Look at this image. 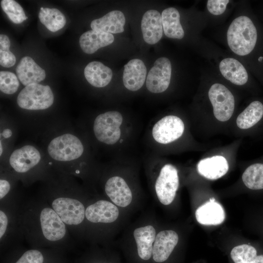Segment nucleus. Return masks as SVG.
Masks as SVG:
<instances>
[{
	"label": "nucleus",
	"instance_id": "1",
	"mask_svg": "<svg viewBox=\"0 0 263 263\" xmlns=\"http://www.w3.org/2000/svg\"><path fill=\"white\" fill-rule=\"evenodd\" d=\"M228 45L239 56L249 54L254 48L257 39L256 28L250 18L242 16L235 19L227 32Z\"/></svg>",
	"mask_w": 263,
	"mask_h": 263
},
{
	"label": "nucleus",
	"instance_id": "2",
	"mask_svg": "<svg viewBox=\"0 0 263 263\" xmlns=\"http://www.w3.org/2000/svg\"><path fill=\"white\" fill-rule=\"evenodd\" d=\"M54 102V95L48 85L32 84L26 86L19 93L17 103L21 108L30 110H44Z\"/></svg>",
	"mask_w": 263,
	"mask_h": 263
},
{
	"label": "nucleus",
	"instance_id": "3",
	"mask_svg": "<svg viewBox=\"0 0 263 263\" xmlns=\"http://www.w3.org/2000/svg\"><path fill=\"white\" fill-rule=\"evenodd\" d=\"M123 117L117 111H109L98 115L94 122V131L96 138L108 145L115 144L120 138L119 127Z\"/></svg>",
	"mask_w": 263,
	"mask_h": 263
},
{
	"label": "nucleus",
	"instance_id": "4",
	"mask_svg": "<svg viewBox=\"0 0 263 263\" xmlns=\"http://www.w3.org/2000/svg\"><path fill=\"white\" fill-rule=\"evenodd\" d=\"M83 146L75 136L66 133L53 139L48 147L49 155L59 161H69L79 157L83 153Z\"/></svg>",
	"mask_w": 263,
	"mask_h": 263
},
{
	"label": "nucleus",
	"instance_id": "5",
	"mask_svg": "<svg viewBox=\"0 0 263 263\" xmlns=\"http://www.w3.org/2000/svg\"><path fill=\"white\" fill-rule=\"evenodd\" d=\"M208 97L216 118L222 122L229 120L235 107L234 98L231 92L224 85L215 83L209 90Z\"/></svg>",
	"mask_w": 263,
	"mask_h": 263
},
{
	"label": "nucleus",
	"instance_id": "6",
	"mask_svg": "<svg viewBox=\"0 0 263 263\" xmlns=\"http://www.w3.org/2000/svg\"><path fill=\"white\" fill-rule=\"evenodd\" d=\"M179 187V177L176 168L171 164L165 165L161 169L155 185L157 197L164 205L173 201Z\"/></svg>",
	"mask_w": 263,
	"mask_h": 263
},
{
	"label": "nucleus",
	"instance_id": "7",
	"mask_svg": "<svg viewBox=\"0 0 263 263\" xmlns=\"http://www.w3.org/2000/svg\"><path fill=\"white\" fill-rule=\"evenodd\" d=\"M171 65L166 57L158 58L150 70L146 80L148 90L152 93H160L168 88L171 78Z\"/></svg>",
	"mask_w": 263,
	"mask_h": 263
},
{
	"label": "nucleus",
	"instance_id": "8",
	"mask_svg": "<svg viewBox=\"0 0 263 263\" xmlns=\"http://www.w3.org/2000/svg\"><path fill=\"white\" fill-rule=\"evenodd\" d=\"M184 128V124L179 117L168 115L161 119L154 125L152 134L157 142L168 144L181 137Z\"/></svg>",
	"mask_w": 263,
	"mask_h": 263
},
{
	"label": "nucleus",
	"instance_id": "9",
	"mask_svg": "<svg viewBox=\"0 0 263 263\" xmlns=\"http://www.w3.org/2000/svg\"><path fill=\"white\" fill-rule=\"evenodd\" d=\"M52 207L61 220L66 224L78 225L84 218V207L77 200L58 198L53 202Z\"/></svg>",
	"mask_w": 263,
	"mask_h": 263
},
{
	"label": "nucleus",
	"instance_id": "10",
	"mask_svg": "<svg viewBox=\"0 0 263 263\" xmlns=\"http://www.w3.org/2000/svg\"><path fill=\"white\" fill-rule=\"evenodd\" d=\"M40 220L43 235L47 240L56 241L64 236L66 229L64 222L54 209L48 207L43 209Z\"/></svg>",
	"mask_w": 263,
	"mask_h": 263
},
{
	"label": "nucleus",
	"instance_id": "11",
	"mask_svg": "<svg viewBox=\"0 0 263 263\" xmlns=\"http://www.w3.org/2000/svg\"><path fill=\"white\" fill-rule=\"evenodd\" d=\"M40 154L37 149L26 145L16 150L11 154L9 162L18 172H25L37 165L40 160Z\"/></svg>",
	"mask_w": 263,
	"mask_h": 263
},
{
	"label": "nucleus",
	"instance_id": "12",
	"mask_svg": "<svg viewBox=\"0 0 263 263\" xmlns=\"http://www.w3.org/2000/svg\"><path fill=\"white\" fill-rule=\"evenodd\" d=\"M141 27L144 40L149 44L156 43L162 37V17L157 10H149L144 14Z\"/></svg>",
	"mask_w": 263,
	"mask_h": 263
},
{
	"label": "nucleus",
	"instance_id": "13",
	"mask_svg": "<svg viewBox=\"0 0 263 263\" xmlns=\"http://www.w3.org/2000/svg\"><path fill=\"white\" fill-rule=\"evenodd\" d=\"M178 242V234L173 230H164L159 232L156 236L152 248L154 261L158 263L166 261Z\"/></svg>",
	"mask_w": 263,
	"mask_h": 263
},
{
	"label": "nucleus",
	"instance_id": "14",
	"mask_svg": "<svg viewBox=\"0 0 263 263\" xmlns=\"http://www.w3.org/2000/svg\"><path fill=\"white\" fill-rule=\"evenodd\" d=\"M147 69L144 62L139 59L130 60L124 65L123 81L130 91H136L143 85L146 78Z\"/></svg>",
	"mask_w": 263,
	"mask_h": 263
},
{
	"label": "nucleus",
	"instance_id": "15",
	"mask_svg": "<svg viewBox=\"0 0 263 263\" xmlns=\"http://www.w3.org/2000/svg\"><path fill=\"white\" fill-rule=\"evenodd\" d=\"M119 210L112 203L100 200L88 206L85 210L87 220L93 223H109L118 218Z\"/></svg>",
	"mask_w": 263,
	"mask_h": 263
},
{
	"label": "nucleus",
	"instance_id": "16",
	"mask_svg": "<svg viewBox=\"0 0 263 263\" xmlns=\"http://www.w3.org/2000/svg\"><path fill=\"white\" fill-rule=\"evenodd\" d=\"M16 71L18 78L25 86L39 83L46 76L45 71L28 56L21 59Z\"/></svg>",
	"mask_w": 263,
	"mask_h": 263
},
{
	"label": "nucleus",
	"instance_id": "17",
	"mask_svg": "<svg viewBox=\"0 0 263 263\" xmlns=\"http://www.w3.org/2000/svg\"><path fill=\"white\" fill-rule=\"evenodd\" d=\"M106 194L115 205L121 207L128 206L132 200L131 190L125 180L120 177L114 176L106 182Z\"/></svg>",
	"mask_w": 263,
	"mask_h": 263
},
{
	"label": "nucleus",
	"instance_id": "18",
	"mask_svg": "<svg viewBox=\"0 0 263 263\" xmlns=\"http://www.w3.org/2000/svg\"><path fill=\"white\" fill-rule=\"evenodd\" d=\"M113 36L99 30H89L83 33L79 38V44L86 54H92L98 49L112 44Z\"/></svg>",
	"mask_w": 263,
	"mask_h": 263
},
{
	"label": "nucleus",
	"instance_id": "19",
	"mask_svg": "<svg viewBox=\"0 0 263 263\" xmlns=\"http://www.w3.org/2000/svg\"><path fill=\"white\" fill-rule=\"evenodd\" d=\"M228 168L226 159L221 155L203 159L197 165L199 174L210 180H216L222 177L226 173Z\"/></svg>",
	"mask_w": 263,
	"mask_h": 263
},
{
	"label": "nucleus",
	"instance_id": "20",
	"mask_svg": "<svg viewBox=\"0 0 263 263\" xmlns=\"http://www.w3.org/2000/svg\"><path fill=\"white\" fill-rule=\"evenodd\" d=\"M197 222L204 225H218L225 219V212L223 207L214 199L199 207L195 212Z\"/></svg>",
	"mask_w": 263,
	"mask_h": 263
},
{
	"label": "nucleus",
	"instance_id": "21",
	"mask_svg": "<svg viewBox=\"0 0 263 263\" xmlns=\"http://www.w3.org/2000/svg\"><path fill=\"white\" fill-rule=\"evenodd\" d=\"M125 18L119 10H113L99 19L93 20L91 23L92 30L102 31L106 33L117 34L124 31Z\"/></svg>",
	"mask_w": 263,
	"mask_h": 263
},
{
	"label": "nucleus",
	"instance_id": "22",
	"mask_svg": "<svg viewBox=\"0 0 263 263\" xmlns=\"http://www.w3.org/2000/svg\"><path fill=\"white\" fill-rule=\"evenodd\" d=\"M84 74L87 81L97 88L107 86L113 76L112 71L109 67L96 61L91 62L87 65Z\"/></svg>",
	"mask_w": 263,
	"mask_h": 263
},
{
	"label": "nucleus",
	"instance_id": "23",
	"mask_svg": "<svg viewBox=\"0 0 263 263\" xmlns=\"http://www.w3.org/2000/svg\"><path fill=\"white\" fill-rule=\"evenodd\" d=\"M219 69L223 76L234 84L243 85L248 80L246 70L235 58L228 57L223 59L220 63Z\"/></svg>",
	"mask_w": 263,
	"mask_h": 263
},
{
	"label": "nucleus",
	"instance_id": "24",
	"mask_svg": "<svg viewBox=\"0 0 263 263\" xmlns=\"http://www.w3.org/2000/svg\"><path fill=\"white\" fill-rule=\"evenodd\" d=\"M133 235L139 256L144 260L150 259L152 255V244L156 237L155 229L151 225L139 227L134 230Z\"/></svg>",
	"mask_w": 263,
	"mask_h": 263
},
{
	"label": "nucleus",
	"instance_id": "25",
	"mask_svg": "<svg viewBox=\"0 0 263 263\" xmlns=\"http://www.w3.org/2000/svg\"><path fill=\"white\" fill-rule=\"evenodd\" d=\"M162 20L165 35L169 38L182 39L184 31L180 22V14L174 7H169L162 12Z\"/></svg>",
	"mask_w": 263,
	"mask_h": 263
},
{
	"label": "nucleus",
	"instance_id": "26",
	"mask_svg": "<svg viewBox=\"0 0 263 263\" xmlns=\"http://www.w3.org/2000/svg\"><path fill=\"white\" fill-rule=\"evenodd\" d=\"M263 116V104L259 101L251 102L237 117L236 123L241 129L256 125Z\"/></svg>",
	"mask_w": 263,
	"mask_h": 263
},
{
	"label": "nucleus",
	"instance_id": "27",
	"mask_svg": "<svg viewBox=\"0 0 263 263\" xmlns=\"http://www.w3.org/2000/svg\"><path fill=\"white\" fill-rule=\"evenodd\" d=\"M230 257L234 263H263V254H259L254 246L248 244L234 247Z\"/></svg>",
	"mask_w": 263,
	"mask_h": 263
},
{
	"label": "nucleus",
	"instance_id": "28",
	"mask_svg": "<svg viewBox=\"0 0 263 263\" xmlns=\"http://www.w3.org/2000/svg\"><path fill=\"white\" fill-rule=\"evenodd\" d=\"M38 18L41 23L53 32L62 29L66 23L64 15L56 8L41 7Z\"/></svg>",
	"mask_w": 263,
	"mask_h": 263
},
{
	"label": "nucleus",
	"instance_id": "29",
	"mask_svg": "<svg viewBox=\"0 0 263 263\" xmlns=\"http://www.w3.org/2000/svg\"><path fill=\"white\" fill-rule=\"evenodd\" d=\"M242 180L245 186L250 189H263V164L255 163L244 170Z\"/></svg>",
	"mask_w": 263,
	"mask_h": 263
},
{
	"label": "nucleus",
	"instance_id": "30",
	"mask_svg": "<svg viewBox=\"0 0 263 263\" xmlns=\"http://www.w3.org/2000/svg\"><path fill=\"white\" fill-rule=\"evenodd\" d=\"M0 5L3 11L13 23H21L27 19L22 7L15 0H2Z\"/></svg>",
	"mask_w": 263,
	"mask_h": 263
},
{
	"label": "nucleus",
	"instance_id": "31",
	"mask_svg": "<svg viewBox=\"0 0 263 263\" xmlns=\"http://www.w3.org/2000/svg\"><path fill=\"white\" fill-rule=\"evenodd\" d=\"M10 41L5 35H0V64L1 66L9 68L14 66L16 61L15 55L9 50Z\"/></svg>",
	"mask_w": 263,
	"mask_h": 263
},
{
	"label": "nucleus",
	"instance_id": "32",
	"mask_svg": "<svg viewBox=\"0 0 263 263\" xmlns=\"http://www.w3.org/2000/svg\"><path fill=\"white\" fill-rule=\"evenodd\" d=\"M19 86L17 76L8 71L0 72V89L4 94H11L17 92Z\"/></svg>",
	"mask_w": 263,
	"mask_h": 263
},
{
	"label": "nucleus",
	"instance_id": "33",
	"mask_svg": "<svg viewBox=\"0 0 263 263\" xmlns=\"http://www.w3.org/2000/svg\"><path fill=\"white\" fill-rule=\"evenodd\" d=\"M43 257L37 250H29L25 252L16 263H43Z\"/></svg>",
	"mask_w": 263,
	"mask_h": 263
},
{
	"label": "nucleus",
	"instance_id": "34",
	"mask_svg": "<svg viewBox=\"0 0 263 263\" xmlns=\"http://www.w3.org/2000/svg\"><path fill=\"white\" fill-rule=\"evenodd\" d=\"M228 0H208L207 1V8L208 11L214 15H220L225 10Z\"/></svg>",
	"mask_w": 263,
	"mask_h": 263
},
{
	"label": "nucleus",
	"instance_id": "35",
	"mask_svg": "<svg viewBox=\"0 0 263 263\" xmlns=\"http://www.w3.org/2000/svg\"><path fill=\"white\" fill-rule=\"evenodd\" d=\"M8 220L5 214L1 210L0 211V238L5 233L7 225Z\"/></svg>",
	"mask_w": 263,
	"mask_h": 263
},
{
	"label": "nucleus",
	"instance_id": "36",
	"mask_svg": "<svg viewBox=\"0 0 263 263\" xmlns=\"http://www.w3.org/2000/svg\"><path fill=\"white\" fill-rule=\"evenodd\" d=\"M10 188V184L8 181L1 179L0 180V198H3L9 192Z\"/></svg>",
	"mask_w": 263,
	"mask_h": 263
},
{
	"label": "nucleus",
	"instance_id": "37",
	"mask_svg": "<svg viewBox=\"0 0 263 263\" xmlns=\"http://www.w3.org/2000/svg\"><path fill=\"white\" fill-rule=\"evenodd\" d=\"M12 132L10 129H5L2 132V136L5 138H9L12 135Z\"/></svg>",
	"mask_w": 263,
	"mask_h": 263
},
{
	"label": "nucleus",
	"instance_id": "38",
	"mask_svg": "<svg viewBox=\"0 0 263 263\" xmlns=\"http://www.w3.org/2000/svg\"><path fill=\"white\" fill-rule=\"evenodd\" d=\"M0 155H1V154H2V146H1V141H0Z\"/></svg>",
	"mask_w": 263,
	"mask_h": 263
},
{
	"label": "nucleus",
	"instance_id": "39",
	"mask_svg": "<svg viewBox=\"0 0 263 263\" xmlns=\"http://www.w3.org/2000/svg\"><path fill=\"white\" fill-rule=\"evenodd\" d=\"M76 173H79V171L78 170H76Z\"/></svg>",
	"mask_w": 263,
	"mask_h": 263
},
{
	"label": "nucleus",
	"instance_id": "40",
	"mask_svg": "<svg viewBox=\"0 0 263 263\" xmlns=\"http://www.w3.org/2000/svg\"><path fill=\"white\" fill-rule=\"evenodd\" d=\"M49 164H50V165H51V164H52V163H51V162L49 163Z\"/></svg>",
	"mask_w": 263,
	"mask_h": 263
}]
</instances>
